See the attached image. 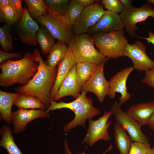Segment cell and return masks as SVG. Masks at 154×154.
<instances>
[{
  "label": "cell",
  "mask_w": 154,
  "mask_h": 154,
  "mask_svg": "<svg viewBox=\"0 0 154 154\" xmlns=\"http://www.w3.org/2000/svg\"><path fill=\"white\" fill-rule=\"evenodd\" d=\"M33 54L35 57V62L39 64L37 71L27 84L17 87L15 91L37 98L47 109L51 105L50 94L55 82L58 67L47 65L37 48L33 50Z\"/></svg>",
  "instance_id": "obj_1"
},
{
  "label": "cell",
  "mask_w": 154,
  "mask_h": 154,
  "mask_svg": "<svg viewBox=\"0 0 154 154\" xmlns=\"http://www.w3.org/2000/svg\"><path fill=\"white\" fill-rule=\"evenodd\" d=\"M38 66L35 55L30 52L26 53L19 60L2 62L0 65V85L7 87L17 83L27 84L36 73Z\"/></svg>",
  "instance_id": "obj_2"
},
{
  "label": "cell",
  "mask_w": 154,
  "mask_h": 154,
  "mask_svg": "<svg viewBox=\"0 0 154 154\" xmlns=\"http://www.w3.org/2000/svg\"><path fill=\"white\" fill-rule=\"evenodd\" d=\"M86 93L84 91H81V94L77 98L68 103L62 100L59 102L51 101L50 106L46 110L49 113L51 110L67 108L74 112L75 115L74 119L64 126L63 130L64 132H68L78 125L85 128L87 119H92L101 113L100 110L93 106L92 99L86 97Z\"/></svg>",
  "instance_id": "obj_3"
},
{
  "label": "cell",
  "mask_w": 154,
  "mask_h": 154,
  "mask_svg": "<svg viewBox=\"0 0 154 154\" xmlns=\"http://www.w3.org/2000/svg\"><path fill=\"white\" fill-rule=\"evenodd\" d=\"M93 39L87 33L75 35L68 44L76 63L88 62L99 64L109 59L98 51Z\"/></svg>",
  "instance_id": "obj_4"
},
{
  "label": "cell",
  "mask_w": 154,
  "mask_h": 154,
  "mask_svg": "<svg viewBox=\"0 0 154 154\" xmlns=\"http://www.w3.org/2000/svg\"><path fill=\"white\" fill-rule=\"evenodd\" d=\"M99 51L108 58L123 57L128 40L124 30L108 33H97L92 36Z\"/></svg>",
  "instance_id": "obj_5"
},
{
  "label": "cell",
  "mask_w": 154,
  "mask_h": 154,
  "mask_svg": "<svg viewBox=\"0 0 154 154\" xmlns=\"http://www.w3.org/2000/svg\"><path fill=\"white\" fill-rule=\"evenodd\" d=\"M120 16L127 33L131 37L136 38L138 36L137 31L141 29L137 27L136 24L149 17L154 18V9L149 2L138 8L132 5L129 8H125Z\"/></svg>",
  "instance_id": "obj_6"
},
{
  "label": "cell",
  "mask_w": 154,
  "mask_h": 154,
  "mask_svg": "<svg viewBox=\"0 0 154 154\" xmlns=\"http://www.w3.org/2000/svg\"><path fill=\"white\" fill-rule=\"evenodd\" d=\"M47 10L45 15L35 19L41 25L46 27L57 41L68 44L75 35L72 29L64 22L61 16Z\"/></svg>",
  "instance_id": "obj_7"
},
{
  "label": "cell",
  "mask_w": 154,
  "mask_h": 154,
  "mask_svg": "<svg viewBox=\"0 0 154 154\" xmlns=\"http://www.w3.org/2000/svg\"><path fill=\"white\" fill-rule=\"evenodd\" d=\"M121 106L117 102H116L111 107L110 111L116 122L127 131L133 141L149 143L147 136L141 130L142 125L122 111Z\"/></svg>",
  "instance_id": "obj_8"
},
{
  "label": "cell",
  "mask_w": 154,
  "mask_h": 154,
  "mask_svg": "<svg viewBox=\"0 0 154 154\" xmlns=\"http://www.w3.org/2000/svg\"><path fill=\"white\" fill-rule=\"evenodd\" d=\"M112 115L111 111H105L103 115L97 120L89 119V126L87 133L82 141L83 144H87L92 147L100 140L110 141L111 137L108 132L111 121L108 120Z\"/></svg>",
  "instance_id": "obj_9"
},
{
  "label": "cell",
  "mask_w": 154,
  "mask_h": 154,
  "mask_svg": "<svg viewBox=\"0 0 154 154\" xmlns=\"http://www.w3.org/2000/svg\"><path fill=\"white\" fill-rule=\"evenodd\" d=\"M23 8L22 16L13 26L14 34L23 43L35 46L37 44L36 33L40 27L31 17L27 7Z\"/></svg>",
  "instance_id": "obj_10"
},
{
  "label": "cell",
  "mask_w": 154,
  "mask_h": 154,
  "mask_svg": "<svg viewBox=\"0 0 154 154\" xmlns=\"http://www.w3.org/2000/svg\"><path fill=\"white\" fill-rule=\"evenodd\" d=\"M99 2L84 8L72 27L74 35L87 33L90 28L98 22L104 11Z\"/></svg>",
  "instance_id": "obj_11"
},
{
  "label": "cell",
  "mask_w": 154,
  "mask_h": 154,
  "mask_svg": "<svg viewBox=\"0 0 154 154\" xmlns=\"http://www.w3.org/2000/svg\"><path fill=\"white\" fill-rule=\"evenodd\" d=\"M145 45L137 40L133 44H127L124 55L131 60L134 69L146 71L154 68V61L147 55Z\"/></svg>",
  "instance_id": "obj_12"
},
{
  "label": "cell",
  "mask_w": 154,
  "mask_h": 154,
  "mask_svg": "<svg viewBox=\"0 0 154 154\" xmlns=\"http://www.w3.org/2000/svg\"><path fill=\"white\" fill-rule=\"evenodd\" d=\"M105 62L98 64L96 69L90 78L81 87V90L94 93L99 102H102L109 92V82L106 79L104 73Z\"/></svg>",
  "instance_id": "obj_13"
},
{
  "label": "cell",
  "mask_w": 154,
  "mask_h": 154,
  "mask_svg": "<svg viewBox=\"0 0 154 154\" xmlns=\"http://www.w3.org/2000/svg\"><path fill=\"white\" fill-rule=\"evenodd\" d=\"M134 69L133 66L122 69L111 77L109 82L110 90L108 96L110 98L115 99L116 93H120L121 96L118 103L121 106L131 97V95L127 91L126 84L128 76Z\"/></svg>",
  "instance_id": "obj_14"
},
{
  "label": "cell",
  "mask_w": 154,
  "mask_h": 154,
  "mask_svg": "<svg viewBox=\"0 0 154 154\" xmlns=\"http://www.w3.org/2000/svg\"><path fill=\"white\" fill-rule=\"evenodd\" d=\"M49 113L46 110L32 109H18L12 112V122L14 125L13 132L16 134L25 131L28 123L37 118L48 117Z\"/></svg>",
  "instance_id": "obj_15"
},
{
  "label": "cell",
  "mask_w": 154,
  "mask_h": 154,
  "mask_svg": "<svg viewBox=\"0 0 154 154\" xmlns=\"http://www.w3.org/2000/svg\"><path fill=\"white\" fill-rule=\"evenodd\" d=\"M124 29L120 15L104 10L98 22L90 28L88 33H108L121 30Z\"/></svg>",
  "instance_id": "obj_16"
},
{
  "label": "cell",
  "mask_w": 154,
  "mask_h": 154,
  "mask_svg": "<svg viewBox=\"0 0 154 154\" xmlns=\"http://www.w3.org/2000/svg\"><path fill=\"white\" fill-rule=\"evenodd\" d=\"M76 64L71 48L68 46L65 56L59 62L57 67L58 70L55 82L50 94V98L51 101H54V98L62 83L71 69Z\"/></svg>",
  "instance_id": "obj_17"
},
{
  "label": "cell",
  "mask_w": 154,
  "mask_h": 154,
  "mask_svg": "<svg viewBox=\"0 0 154 154\" xmlns=\"http://www.w3.org/2000/svg\"><path fill=\"white\" fill-rule=\"evenodd\" d=\"M76 64L71 69L62 83L54 101L67 96H72L76 99L80 95L81 88L78 85L76 78Z\"/></svg>",
  "instance_id": "obj_18"
},
{
  "label": "cell",
  "mask_w": 154,
  "mask_h": 154,
  "mask_svg": "<svg viewBox=\"0 0 154 154\" xmlns=\"http://www.w3.org/2000/svg\"><path fill=\"white\" fill-rule=\"evenodd\" d=\"M125 113L142 126L154 112V101L139 103L130 106Z\"/></svg>",
  "instance_id": "obj_19"
},
{
  "label": "cell",
  "mask_w": 154,
  "mask_h": 154,
  "mask_svg": "<svg viewBox=\"0 0 154 154\" xmlns=\"http://www.w3.org/2000/svg\"><path fill=\"white\" fill-rule=\"evenodd\" d=\"M19 93H12L0 91V113L1 118L7 123L12 122L11 108Z\"/></svg>",
  "instance_id": "obj_20"
},
{
  "label": "cell",
  "mask_w": 154,
  "mask_h": 154,
  "mask_svg": "<svg viewBox=\"0 0 154 154\" xmlns=\"http://www.w3.org/2000/svg\"><path fill=\"white\" fill-rule=\"evenodd\" d=\"M114 131L116 147L120 154H128L132 143L129 136L123 127L117 122L114 125Z\"/></svg>",
  "instance_id": "obj_21"
},
{
  "label": "cell",
  "mask_w": 154,
  "mask_h": 154,
  "mask_svg": "<svg viewBox=\"0 0 154 154\" xmlns=\"http://www.w3.org/2000/svg\"><path fill=\"white\" fill-rule=\"evenodd\" d=\"M66 44L57 41L52 46L49 53L47 59L44 61L48 66L54 67L66 56L68 45Z\"/></svg>",
  "instance_id": "obj_22"
},
{
  "label": "cell",
  "mask_w": 154,
  "mask_h": 154,
  "mask_svg": "<svg viewBox=\"0 0 154 154\" xmlns=\"http://www.w3.org/2000/svg\"><path fill=\"white\" fill-rule=\"evenodd\" d=\"M12 132L9 126H2L0 131L2 139L0 146L6 150L8 154H23L15 142Z\"/></svg>",
  "instance_id": "obj_23"
},
{
  "label": "cell",
  "mask_w": 154,
  "mask_h": 154,
  "mask_svg": "<svg viewBox=\"0 0 154 154\" xmlns=\"http://www.w3.org/2000/svg\"><path fill=\"white\" fill-rule=\"evenodd\" d=\"M55 38L46 27L41 25L37 33L36 39L42 54L46 55L49 53L55 44Z\"/></svg>",
  "instance_id": "obj_24"
},
{
  "label": "cell",
  "mask_w": 154,
  "mask_h": 154,
  "mask_svg": "<svg viewBox=\"0 0 154 154\" xmlns=\"http://www.w3.org/2000/svg\"><path fill=\"white\" fill-rule=\"evenodd\" d=\"M18 109H39L45 110L44 104L37 98L30 95L19 93L13 104Z\"/></svg>",
  "instance_id": "obj_25"
},
{
  "label": "cell",
  "mask_w": 154,
  "mask_h": 154,
  "mask_svg": "<svg viewBox=\"0 0 154 154\" xmlns=\"http://www.w3.org/2000/svg\"><path fill=\"white\" fill-rule=\"evenodd\" d=\"M97 65L88 62L76 63V78L78 84L81 88L93 74Z\"/></svg>",
  "instance_id": "obj_26"
},
{
  "label": "cell",
  "mask_w": 154,
  "mask_h": 154,
  "mask_svg": "<svg viewBox=\"0 0 154 154\" xmlns=\"http://www.w3.org/2000/svg\"><path fill=\"white\" fill-rule=\"evenodd\" d=\"M84 7L76 0H71L64 15L61 16L64 22L70 27H72Z\"/></svg>",
  "instance_id": "obj_27"
},
{
  "label": "cell",
  "mask_w": 154,
  "mask_h": 154,
  "mask_svg": "<svg viewBox=\"0 0 154 154\" xmlns=\"http://www.w3.org/2000/svg\"><path fill=\"white\" fill-rule=\"evenodd\" d=\"M14 35L11 27L5 25L0 27V44L4 51L9 52L14 48Z\"/></svg>",
  "instance_id": "obj_28"
},
{
  "label": "cell",
  "mask_w": 154,
  "mask_h": 154,
  "mask_svg": "<svg viewBox=\"0 0 154 154\" xmlns=\"http://www.w3.org/2000/svg\"><path fill=\"white\" fill-rule=\"evenodd\" d=\"M32 18L35 19L45 15L47 11L44 0H23Z\"/></svg>",
  "instance_id": "obj_29"
},
{
  "label": "cell",
  "mask_w": 154,
  "mask_h": 154,
  "mask_svg": "<svg viewBox=\"0 0 154 154\" xmlns=\"http://www.w3.org/2000/svg\"><path fill=\"white\" fill-rule=\"evenodd\" d=\"M44 1L47 10L62 16L70 0H44Z\"/></svg>",
  "instance_id": "obj_30"
},
{
  "label": "cell",
  "mask_w": 154,
  "mask_h": 154,
  "mask_svg": "<svg viewBox=\"0 0 154 154\" xmlns=\"http://www.w3.org/2000/svg\"><path fill=\"white\" fill-rule=\"evenodd\" d=\"M4 13L5 25L11 27L15 25L21 19L14 12L10 6L3 7H0Z\"/></svg>",
  "instance_id": "obj_31"
},
{
  "label": "cell",
  "mask_w": 154,
  "mask_h": 154,
  "mask_svg": "<svg viewBox=\"0 0 154 154\" xmlns=\"http://www.w3.org/2000/svg\"><path fill=\"white\" fill-rule=\"evenodd\" d=\"M101 3L107 10L118 14L121 13L125 8L119 0H103Z\"/></svg>",
  "instance_id": "obj_32"
},
{
  "label": "cell",
  "mask_w": 154,
  "mask_h": 154,
  "mask_svg": "<svg viewBox=\"0 0 154 154\" xmlns=\"http://www.w3.org/2000/svg\"><path fill=\"white\" fill-rule=\"evenodd\" d=\"M151 149L149 143L133 141L128 154H145Z\"/></svg>",
  "instance_id": "obj_33"
},
{
  "label": "cell",
  "mask_w": 154,
  "mask_h": 154,
  "mask_svg": "<svg viewBox=\"0 0 154 154\" xmlns=\"http://www.w3.org/2000/svg\"><path fill=\"white\" fill-rule=\"evenodd\" d=\"M22 54L19 52L11 53L7 52L0 49V63L2 62L14 58H23Z\"/></svg>",
  "instance_id": "obj_34"
},
{
  "label": "cell",
  "mask_w": 154,
  "mask_h": 154,
  "mask_svg": "<svg viewBox=\"0 0 154 154\" xmlns=\"http://www.w3.org/2000/svg\"><path fill=\"white\" fill-rule=\"evenodd\" d=\"M23 1L21 0H9L10 6L15 13L21 18L23 11V8L22 6Z\"/></svg>",
  "instance_id": "obj_35"
},
{
  "label": "cell",
  "mask_w": 154,
  "mask_h": 154,
  "mask_svg": "<svg viewBox=\"0 0 154 154\" xmlns=\"http://www.w3.org/2000/svg\"><path fill=\"white\" fill-rule=\"evenodd\" d=\"M141 82L154 89V68L145 71L144 77Z\"/></svg>",
  "instance_id": "obj_36"
},
{
  "label": "cell",
  "mask_w": 154,
  "mask_h": 154,
  "mask_svg": "<svg viewBox=\"0 0 154 154\" xmlns=\"http://www.w3.org/2000/svg\"><path fill=\"white\" fill-rule=\"evenodd\" d=\"M64 151L66 154H72L70 151L67 143V140L66 138L64 142ZM113 148L112 145L111 144L108 149L104 152L103 154H106V153L110 151ZM79 154H86L85 153H83Z\"/></svg>",
  "instance_id": "obj_37"
},
{
  "label": "cell",
  "mask_w": 154,
  "mask_h": 154,
  "mask_svg": "<svg viewBox=\"0 0 154 154\" xmlns=\"http://www.w3.org/2000/svg\"><path fill=\"white\" fill-rule=\"evenodd\" d=\"M84 8L92 5L99 1L96 0H76Z\"/></svg>",
  "instance_id": "obj_38"
},
{
  "label": "cell",
  "mask_w": 154,
  "mask_h": 154,
  "mask_svg": "<svg viewBox=\"0 0 154 154\" xmlns=\"http://www.w3.org/2000/svg\"><path fill=\"white\" fill-rule=\"evenodd\" d=\"M149 37L147 38L138 36L137 37L146 40L148 43H152L154 45V34L151 31L148 32Z\"/></svg>",
  "instance_id": "obj_39"
},
{
  "label": "cell",
  "mask_w": 154,
  "mask_h": 154,
  "mask_svg": "<svg viewBox=\"0 0 154 154\" xmlns=\"http://www.w3.org/2000/svg\"><path fill=\"white\" fill-rule=\"evenodd\" d=\"M147 125L153 130H154V112L147 120Z\"/></svg>",
  "instance_id": "obj_40"
},
{
  "label": "cell",
  "mask_w": 154,
  "mask_h": 154,
  "mask_svg": "<svg viewBox=\"0 0 154 154\" xmlns=\"http://www.w3.org/2000/svg\"><path fill=\"white\" fill-rule=\"evenodd\" d=\"M125 8H128L132 6L133 1L131 0H119Z\"/></svg>",
  "instance_id": "obj_41"
},
{
  "label": "cell",
  "mask_w": 154,
  "mask_h": 154,
  "mask_svg": "<svg viewBox=\"0 0 154 154\" xmlns=\"http://www.w3.org/2000/svg\"><path fill=\"white\" fill-rule=\"evenodd\" d=\"M10 6L9 0H0V7H4Z\"/></svg>",
  "instance_id": "obj_42"
},
{
  "label": "cell",
  "mask_w": 154,
  "mask_h": 154,
  "mask_svg": "<svg viewBox=\"0 0 154 154\" xmlns=\"http://www.w3.org/2000/svg\"><path fill=\"white\" fill-rule=\"evenodd\" d=\"M145 154H154V147L151 149Z\"/></svg>",
  "instance_id": "obj_43"
},
{
  "label": "cell",
  "mask_w": 154,
  "mask_h": 154,
  "mask_svg": "<svg viewBox=\"0 0 154 154\" xmlns=\"http://www.w3.org/2000/svg\"><path fill=\"white\" fill-rule=\"evenodd\" d=\"M148 2L153 4L154 6V0H147Z\"/></svg>",
  "instance_id": "obj_44"
}]
</instances>
